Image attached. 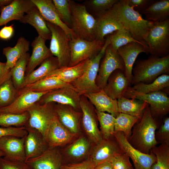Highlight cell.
I'll return each mask as SVG.
<instances>
[{
	"mask_svg": "<svg viewBox=\"0 0 169 169\" xmlns=\"http://www.w3.org/2000/svg\"><path fill=\"white\" fill-rule=\"evenodd\" d=\"M128 32L136 40L141 43L148 54V46L145 38L153 22L143 18L141 14L130 6L127 0H120L105 12Z\"/></svg>",
	"mask_w": 169,
	"mask_h": 169,
	"instance_id": "6da1fadb",
	"label": "cell"
},
{
	"mask_svg": "<svg viewBox=\"0 0 169 169\" xmlns=\"http://www.w3.org/2000/svg\"><path fill=\"white\" fill-rule=\"evenodd\" d=\"M158 127L157 122L152 116L148 105L141 118L133 126L128 141L137 150L149 154L158 144L155 138Z\"/></svg>",
	"mask_w": 169,
	"mask_h": 169,
	"instance_id": "7a4b0ae2",
	"label": "cell"
},
{
	"mask_svg": "<svg viewBox=\"0 0 169 169\" xmlns=\"http://www.w3.org/2000/svg\"><path fill=\"white\" fill-rule=\"evenodd\" d=\"M169 73V54L163 57L151 55L139 59L133 68L131 84L139 83L149 84L160 75Z\"/></svg>",
	"mask_w": 169,
	"mask_h": 169,
	"instance_id": "3957f363",
	"label": "cell"
},
{
	"mask_svg": "<svg viewBox=\"0 0 169 169\" xmlns=\"http://www.w3.org/2000/svg\"><path fill=\"white\" fill-rule=\"evenodd\" d=\"M71 10L70 28L77 37L92 41L95 38L96 18L87 10L83 4L69 0Z\"/></svg>",
	"mask_w": 169,
	"mask_h": 169,
	"instance_id": "277c9868",
	"label": "cell"
},
{
	"mask_svg": "<svg viewBox=\"0 0 169 169\" xmlns=\"http://www.w3.org/2000/svg\"><path fill=\"white\" fill-rule=\"evenodd\" d=\"M110 43L108 36L98 54L92 58L87 59L86 68L82 75L71 83L81 95L86 93L98 92L101 90L97 85L96 80L100 61Z\"/></svg>",
	"mask_w": 169,
	"mask_h": 169,
	"instance_id": "5b68a950",
	"label": "cell"
},
{
	"mask_svg": "<svg viewBox=\"0 0 169 169\" xmlns=\"http://www.w3.org/2000/svg\"><path fill=\"white\" fill-rule=\"evenodd\" d=\"M145 40L151 55L163 57L169 54V18L153 22Z\"/></svg>",
	"mask_w": 169,
	"mask_h": 169,
	"instance_id": "8992f818",
	"label": "cell"
},
{
	"mask_svg": "<svg viewBox=\"0 0 169 169\" xmlns=\"http://www.w3.org/2000/svg\"><path fill=\"white\" fill-rule=\"evenodd\" d=\"M123 96L147 103L152 116L156 120L158 118L162 117L169 113V97L164 91H159L144 93L136 91L130 86Z\"/></svg>",
	"mask_w": 169,
	"mask_h": 169,
	"instance_id": "52a82bcc",
	"label": "cell"
},
{
	"mask_svg": "<svg viewBox=\"0 0 169 169\" xmlns=\"http://www.w3.org/2000/svg\"><path fill=\"white\" fill-rule=\"evenodd\" d=\"M51 33L49 49L58 60L59 68L68 66L70 58V39L60 27L46 22Z\"/></svg>",
	"mask_w": 169,
	"mask_h": 169,
	"instance_id": "ba28073f",
	"label": "cell"
},
{
	"mask_svg": "<svg viewBox=\"0 0 169 169\" xmlns=\"http://www.w3.org/2000/svg\"><path fill=\"white\" fill-rule=\"evenodd\" d=\"M105 41L96 39L90 41L78 37L71 39L70 58L68 66H74L96 56L102 49Z\"/></svg>",
	"mask_w": 169,
	"mask_h": 169,
	"instance_id": "9c48e42d",
	"label": "cell"
},
{
	"mask_svg": "<svg viewBox=\"0 0 169 169\" xmlns=\"http://www.w3.org/2000/svg\"><path fill=\"white\" fill-rule=\"evenodd\" d=\"M80 106L82 113L81 129L84 135L93 145L98 143L103 139L98 126V120L95 109L84 95L81 96Z\"/></svg>",
	"mask_w": 169,
	"mask_h": 169,
	"instance_id": "30bf717a",
	"label": "cell"
},
{
	"mask_svg": "<svg viewBox=\"0 0 169 169\" xmlns=\"http://www.w3.org/2000/svg\"><path fill=\"white\" fill-rule=\"evenodd\" d=\"M55 103L40 104L37 102L34 104L27 111L29 118L25 126L38 130L44 136L50 122L56 116Z\"/></svg>",
	"mask_w": 169,
	"mask_h": 169,
	"instance_id": "8fae6325",
	"label": "cell"
},
{
	"mask_svg": "<svg viewBox=\"0 0 169 169\" xmlns=\"http://www.w3.org/2000/svg\"><path fill=\"white\" fill-rule=\"evenodd\" d=\"M117 69L124 72V63L117 50L115 49L110 43L100 61L96 80V84L100 90H103L106 85L110 74Z\"/></svg>",
	"mask_w": 169,
	"mask_h": 169,
	"instance_id": "7c38bea8",
	"label": "cell"
},
{
	"mask_svg": "<svg viewBox=\"0 0 169 169\" xmlns=\"http://www.w3.org/2000/svg\"><path fill=\"white\" fill-rule=\"evenodd\" d=\"M114 136L124 153L132 161L135 169H151L156 161L155 155L151 150L149 154L143 153L133 147L123 133H115Z\"/></svg>",
	"mask_w": 169,
	"mask_h": 169,
	"instance_id": "4fadbf2b",
	"label": "cell"
},
{
	"mask_svg": "<svg viewBox=\"0 0 169 169\" xmlns=\"http://www.w3.org/2000/svg\"><path fill=\"white\" fill-rule=\"evenodd\" d=\"M93 145L84 134H80L67 146L60 148L64 164L79 162L87 159Z\"/></svg>",
	"mask_w": 169,
	"mask_h": 169,
	"instance_id": "5bb4252c",
	"label": "cell"
},
{
	"mask_svg": "<svg viewBox=\"0 0 169 169\" xmlns=\"http://www.w3.org/2000/svg\"><path fill=\"white\" fill-rule=\"evenodd\" d=\"M124 153L114 136L93 145L88 158L95 166Z\"/></svg>",
	"mask_w": 169,
	"mask_h": 169,
	"instance_id": "9a60e30c",
	"label": "cell"
},
{
	"mask_svg": "<svg viewBox=\"0 0 169 169\" xmlns=\"http://www.w3.org/2000/svg\"><path fill=\"white\" fill-rule=\"evenodd\" d=\"M48 92H35L24 87L18 91L15 99L10 105L0 108V112L19 114L26 112Z\"/></svg>",
	"mask_w": 169,
	"mask_h": 169,
	"instance_id": "2e32d148",
	"label": "cell"
},
{
	"mask_svg": "<svg viewBox=\"0 0 169 169\" xmlns=\"http://www.w3.org/2000/svg\"><path fill=\"white\" fill-rule=\"evenodd\" d=\"M79 135L68 131L60 123L56 116L50 122L44 137L49 148H62L71 143Z\"/></svg>",
	"mask_w": 169,
	"mask_h": 169,
	"instance_id": "e0dca14e",
	"label": "cell"
},
{
	"mask_svg": "<svg viewBox=\"0 0 169 169\" xmlns=\"http://www.w3.org/2000/svg\"><path fill=\"white\" fill-rule=\"evenodd\" d=\"M81 95L72 88L64 87L47 92L38 102L40 104L51 102L72 107L75 110L81 111L80 101Z\"/></svg>",
	"mask_w": 169,
	"mask_h": 169,
	"instance_id": "ac0fdd59",
	"label": "cell"
},
{
	"mask_svg": "<svg viewBox=\"0 0 169 169\" xmlns=\"http://www.w3.org/2000/svg\"><path fill=\"white\" fill-rule=\"evenodd\" d=\"M55 109L56 116L63 126L73 134H81V111L70 105L57 103L55 104Z\"/></svg>",
	"mask_w": 169,
	"mask_h": 169,
	"instance_id": "d6986e66",
	"label": "cell"
},
{
	"mask_svg": "<svg viewBox=\"0 0 169 169\" xmlns=\"http://www.w3.org/2000/svg\"><path fill=\"white\" fill-rule=\"evenodd\" d=\"M32 169H61L64 161L58 147L49 148L39 156L25 162Z\"/></svg>",
	"mask_w": 169,
	"mask_h": 169,
	"instance_id": "ffe728a7",
	"label": "cell"
},
{
	"mask_svg": "<svg viewBox=\"0 0 169 169\" xmlns=\"http://www.w3.org/2000/svg\"><path fill=\"white\" fill-rule=\"evenodd\" d=\"M25 136L20 138L7 136L0 138V150L4 154L3 158L9 160L25 162Z\"/></svg>",
	"mask_w": 169,
	"mask_h": 169,
	"instance_id": "44dd1931",
	"label": "cell"
},
{
	"mask_svg": "<svg viewBox=\"0 0 169 169\" xmlns=\"http://www.w3.org/2000/svg\"><path fill=\"white\" fill-rule=\"evenodd\" d=\"M35 6L31 0H13L9 5L2 7L0 27L14 20H19Z\"/></svg>",
	"mask_w": 169,
	"mask_h": 169,
	"instance_id": "7402d4cb",
	"label": "cell"
},
{
	"mask_svg": "<svg viewBox=\"0 0 169 169\" xmlns=\"http://www.w3.org/2000/svg\"><path fill=\"white\" fill-rule=\"evenodd\" d=\"M25 126L28 131L24 141L26 162L39 156L49 147L44 136L40 132L35 129Z\"/></svg>",
	"mask_w": 169,
	"mask_h": 169,
	"instance_id": "603a6c76",
	"label": "cell"
},
{
	"mask_svg": "<svg viewBox=\"0 0 169 169\" xmlns=\"http://www.w3.org/2000/svg\"><path fill=\"white\" fill-rule=\"evenodd\" d=\"M45 20L61 28L70 39L77 37L73 30L60 19L52 0H31Z\"/></svg>",
	"mask_w": 169,
	"mask_h": 169,
	"instance_id": "cb8c5ba5",
	"label": "cell"
},
{
	"mask_svg": "<svg viewBox=\"0 0 169 169\" xmlns=\"http://www.w3.org/2000/svg\"><path fill=\"white\" fill-rule=\"evenodd\" d=\"M131 84L120 69L114 71L110 76L103 90L111 98L117 100L123 96Z\"/></svg>",
	"mask_w": 169,
	"mask_h": 169,
	"instance_id": "d4e9b609",
	"label": "cell"
},
{
	"mask_svg": "<svg viewBox=\"0 0 169 169\" xmlns=\"http://www.w3.org/2000/svg\"><path fill=\"white\" fill-rule=\"evenodd\" d=\"M117 51L124 63L125 75L131 84L133 66L137 57L142 53L148 54L142 44L133 42L119 48Z\"/></svg>",
	"mask_w": 169,
	"mask_h": 169,
	"instance_id": "484cf974",
	"label": "cell"
},
{
	"mask_svg": "<svg viewBox=\"0 0 169 169\" xmlns=\"http://www.w3.org/2000/svg\"><path fill=\"white\" fill-rule=\"evenodd\" d=\"M46 41L38 36L35 37L32 43V53L27 66L25 76L33 72L37 66L45 59L53 56L49 49L46 46Z\"/></svg>",
	"mask_w": 169,
	"mask_h": 169,
	"instance_id": "4316f807",
	"label": "cell"
},
{
	"mask_svg": "<svg viewBox=\"0 0 169 169\" xmlns=\"http://www.w3.org/2000/svg\"><path fill=\"white\" fill-rule=\"evenodd\" d=\"M83 95L89 100L97 110L107 112L115 117L120 113L118 110L117 100L111 98L103 90Z\"/></svg>",
	"mask_w": 169,
	"mask_h": 169,
	"instance_id": "83f0119b",
	"label": "cell"
},
{
	"mask_svg": "<svg viewBox=\"0 0 169 169\" xmlns=\"http://www.w3.org/2000/svg\"><path fill=\"white\" fill-rule=\"evenodd\" d=\"M19 22L32 26L36 30L38 36L45 40H50L51 33L46 21L36 6L25 14Z\"/></svg>",
	"mask_w": 169,
	"mask_h": 169,
	"instance_id": "f1b7e54d",
	"label": "cell"
},
{
	"mask_svg": "<svg viewBox=\"0 0 169 169\" xmlns=\"http://www.w3.org/2000/svg\"><path fill=\"white\" fill-rule=\"evenodd\" d=\"M29 46V41L21 36L18 38L16 44L13 47L8 46L4 48L3 50V54L7 59L6 68L12 69L18 61L28 53Z\"/></svg>",
	"mask_w": 169,
	"mask_h": 169,
	"instance_id": "f546056e",
	"label": "cell"
},
{
	"mask_svg": "<svg viewBox=\"0 0 169 169\" xmlns=\"http://www.w3.org/2000/svg\"><path fill=\"white\" fill-rule=\"evenodd\" d=\"M59 68L58 61L56 57L53 56L46 59L38 69L25 76L24 88L44 78Z\"/></svg>",
	"mask_w": 169,
	"mask_h": 169,
	"instance_id": "4dcf8cb0",
	"label": "cell"
},
{
	"mask_svg": "<svg viewBox=\"0 0 169 169\" xmlns=\"http://www.w3.org/2000/svg\"><path fill=\"white\" fill-rule=\"evenodd\" d=\"M97 21L95 38L105 41V37L117 30H125L121 26L105 13L95 17Z\"/></svg>",
	"mask_w": 169,
	"mask_h": 169,
	"instance_id": "1f68e13d",
	"label": "cell"
},
{
	"mask_svg": "<svg viewBox=\"0 0 169 169\" xmlns=\"http://www.w3.org/2000/svg\"><path fill=\"white\" fill-rule=\"evenodd\" d=\"M87 61V59L72 66L59 68L46 77L55 76L66 83L71 84L83 74L86 68Z\"/></svg>",
	"mask_w": 169,
	"mask_h": 169,
	"instance_id": "d6a6232c",
	"label": "cell"
},
{
	"mask_svg": "<svg viewBox=\"0 0 169 169\" xmlns=\"http://www.w3.org/2000/svg\"><path fill=\"white\" fill-rule=\"evenodd\" d=\"M118 110L119 113L128 114L141 119L148 104L135 99H129L124 96L117 100Z\"/></svg>",
	"mask_w": 169,
	"mask_h": 169,
	"instance_id": "836d02e7",
	"label": "cell"
},
{
	"mask_svg": "<svg viewBox=\"0 0 169 169\" xmlns=\"http://www.w3.org/2000/svg\"><path fill=\"white\" fill-rule=\"evenodd\" d=\"M141 14L144 15L145 19L153 22H161L169 18V0L155 1Z\"/></svg>",
	"mask_w": 169,
	"mask_h": 169,
	"instance_id": "e575fe53",
	"label": "cell"
},
{
	"mask_svg": "<svg viewBox=\"0 0 169 169\" xmlns=\"http://www.w3.org/2000/svg\"><path fill=\"white\" fill-rule=\"evenodd\" d=\"M25 87L38 92L49 91L64 87L72 88L77 91L71 84L66 83L55 76L45 77Z\"/></svg>",
	"mask_w": 169,
	"mask_h": 169,
	"instance_id": "d590c367",
	"label": "cell"
},
{
	"mask_svg": "<svg viewBox=\"0 0 169 169\" xmlns=\"http://www.w3.org/2000/svg\"><path fill=\"white\" fill-rule=\"evenodd\" d=\"M30 57L29 54L27 53L11 69V79L14 87L18 91L24 88L26 68Z\"/></svg>",
	"mask_w": 169,
	"mask_h": 169,
	"instance_id": "8d00e7d4",
	"label": "cell"
},
{
	"mask_svg": "<svg viewBox=\"0 0 169 169\" xmlns=\"http://www.w3.org/2000/svg\"><path fill=\"white\" fill-rule=\"evenodd\" d=\"M132 87L137 91L144 93L159 91L166 93V90H168L167 89H169V75L163 74L158 77L150 84L139 83L134 85Z\"/></svg>",
	"mask_w": 169,
	"mask_h": 169,
	"instance_id": "74e56055",
	"label": "cell"
},
{
	"mask_svg": "<svg viewBox=\"0 0 169 169\" xmlns=\"http://www.w3.org/2000/svg\"><path fill=\"white\" fill-rule=\"evenodd\" d=\"M140 120L138 117L120 113L115 117L114 133L122 132L128 139L133 126Z\"/></svg>",
	"mask_w": 169,
	"mask_h": 169,
	"instance_id": "f35d334b",
	"label": "cell"
},
{
	"mask_svg": "<svg viewBox=\"0 0 169 169\" xmlns=\"http://www.w3.org/2000/svg\"><path fill=\"white\" fill-rule=\"evenodd\" d=\"M29 118V115L27 111L19 114L0 112V126H24L27 125Z\"/></svg>",
	"mask_w": 169,
	"mask_h": 169,
	"instance_id": "ab89813d",
	"label": "cell"
},
{
	"mask_svg": "<svg viewBox=\"0 0 169 169\" xmlns=\"http://www.w3.org/2000/svg\"><path fill=\"white\" fill-rule=\"evenodd\" d=\"M95 111L103 138L108 139L114 135L115 117L110 114Z\"/></svg>",
	"mask_w": 169,
	"mask_h": 169,
	"instance_id": "60d3db41",
	"label": "cell"
},
{
	"mask_svg": "<svg viewBox=\"0 0 169 169\" xmlns=\"http://www.w3.org/2000/svg\"><path fill=\"white\" fill-rule=\"evenodd\" d=\"M151 151L156 157V161L151 169H169V145L161 144Z\"/></svg>",
	"mask_w": 169,
	"mask_h": 169,
	"instance_id": "b9f144b4",
	"label": "cell"
},
{
	"mask_svg": "<svg viewBox=\"0 0 169 169\" xmlns=\"http://www.w3.org/2000/svg\"><path fill=\"white\" fill-rule=\"evenodd\" d=\"M18 91L14 87L12 79L0 86V108L10 105L14 100Z\"/></svg>",
	"mask_w": 169,
	"mask_h": 169,
	"instance_id": "7bdbcfd3",
	"label": "cell"
},
{
	"mask_svg": "<svg viewBox=\"0 0 169 169\" xmlns=\"http://www.w3.org/2000/svg\"><path fill=\"white\" fill-rule=\"evenodd\" d=\"M119 0H88L83 4L89 12L95 17L100 15L111 8Z\"/></svg>",
	"mask_w": 169,
	"mask_h": 169,
	"instance_id": "ee69618b",
	"label": "cell"
},
{
	"mask_svg": "<svg viewBox=\"0 0 169 169\" xmlns=\"http://www.w3.org/2000/svg\"><path fill=\"white\" fill-rule=\"evenodd\" d=\"M108 37L110 45L117 50L119 48L131 42H136L142 44L135 40L128 32L125 30H116L110 34Z\"/></svg>",
	"mask_w": 169,
	"mask_h": 169,
	"instance_id": "f6af8a7d",
	"label": "cell"
},
{
	"mask_svg": "<svg viewBox=\"0 0 169 169\" xmlns=\"http://www.w3.org/2000/svg\"><path fill=\"white\" fill-rule=\"evenodd\" d=\"M52 1L61 20L70 28L71 15L69 0H52Z\"/></svg>",
	"mask_w": 169,
	"mask_h": 169,
	"instance_id": "bcb514c9",
	"label": "cell"
},
{
	"mask_svg": "<svg viewBox=\"0 0 169 169\" xmlns=\"http://www.w3.org/2000/svg\"><path fill=\"white\" fill-rule=\"evenodd\" d=\"M156 139L158 144L169 145V118L166 117L158 130L156 132Z\"/></svg>",
	"mask_w": 169,
	"mask_h": 169,
	"instance_id": "7dc6e473",
	"label": "cell"
},
{
	"mask_svg": "<svg viewBox=\"0 0 169 169\" xmlns=\"http://www.w3.org/2000/svg\"><path fill=\"white\" fill-rule=\"evenodd\" d=\"M28 133L26 127L0 126V138L7 136H13L20 138L25 136Z\"/></svg>",
	"mask_w": 169,
	"mask_h": 169,
	"instance_id": "c3c4849f",
	"label": "cell"
},
{
	"mask_svg": "<svg viewBox=\"0 0 169 169\" xmlns=\"http://www.w3.org/2000/svg\"><path fill=\"white\" fill-rule=\"evenodd\" d=\"M113 169H134L125 153L118 155L111 160Z\"/></svg>",
	"mask_w": 169,
	"mask_h": 169,
	"instance_id": "681fc988",
	"label": "cell"
},
{
	"mask_svg": "<svg viewBox=\"0 0 169 169\" xmlns=\"http://www.w3.org/2000/svg\"><path fill=\"white\" fill-rule=\"evenodd\" d=\"M0 169H32L25 162L11 161L0 157Z\"/></svg>",
	"mask_w": 169,
	"mask_h": 169,
	"instance_id": "f907efd6",
	"label": "cell"
},
{
	"mask_svg": "<svg viewBox=\"0 0 169 169\" xmlns=\"http://www.w3.org/2000/svg\"><path fill=\"white\" fill-rule=\"evenodd\" d=\"M95 166L92 161L88 158L79 162L64 164L61 169H94Z\"/></svg>",
	"mask_w": 169,
	"mask_h": 169,
	"instance_id": "816d5d0a",
	"label": "cell"
},
{
	"mask_svg": "<svg viewBox=\"0 0 169 169\" xmlns=\"http://www.w3.org/2000/svg\"><path fill=\"white\" fill-rule=\"evenodd\" d=\"M154 0H127L129 5L136 11L141 14L150 6L155 1Z\"/></svg>",
	"mask_w": 169,
	"mask_h": 169,
	"instance_id": "f5cc1de1",
	"label": "cell"
},
{
	"mask_svg": "<svg viewBox=\"0 0 169 169\" xmlns=\"http://www.w3.org/2000/svg\"><path fill=\"white\" fill-rule=\"evenodd\" d=\"M6 63L0 62V86L11 79V69L6 68Z\"/></svg>",
	"mask_w": 169,
	"mask_h": 169,
	"instance_id": "db71d44e",
	"label": "cell"
},
{
	"mask_svg": "<svg viewBox=\"0 0 169 169\" xmlns=\"http://www.w3.org/2000/svg\"><path fill=\"white\" fill-rule=\"evenodd\" d=\"M14 33L13 25L5 26L0 30V39L8 40L13 36Z\"/></svg>",
	"mask_w": 169,
	"mask_h": 169,
	"instance_id": "11a10c76",
	"label": "cell"
},
{
	"mask_svg": "<svg viewBox=\"0 0 169 169\" xmlns=\"http://www.w3.org/2000/svg\"><path fill=\"white\" fill-rule=\"evenodd\" d=\"M94 169H113L111 160L101 163L95 166Z\"/></svg>",
	"mask_w": 169,
	"mask_h": 169,
	"instance_id": "9f6ffc18",
	"label": "cell"
},
{
	"mask_svg": "<svg viewBox=\"0 0 169 169\" xmlns=\"http://www.w3.org/2000/svg\"><path fill=\"white\" fill-rule=\"evenodd\" d=\"M13 0H0V6L3 7L10 4Z\"/></svg>",
	"mask_w": 169,
	"mask_h": 169,
	"instance_id": "6f0895ef",
	"label": "cell"
},
{
	"mask_svg": "<svg viewBox=\"0 0 169 169\" xmlns=\"http://www.w3.org/2000/svg\"><path fill=\"white\" fill-rule=\"evenodd\" d=\"M4 154L3 152L1 151L0 150V157H3L4 156Z\"/></svg>",
	"mask_w": 169,
	"mask_h": 169,
	"instance_id": "680465c9",
	"label": "cell"
},
{
	"mask_svg": "<svg viewBox=\"0 0 169 169\" xmlns=\"http://www.w3.org/2000/svg\"><path fill=\"white\" fill-rule=\"evenodd\" d=\"M2 7H0V13H1V8H2Z\"/></svg>",
	"mask_w": 169,
	"mask_h": 169,
	"instance_id": "91938a15",
	"label": "cell"
},
{
	"mask_svg": "<svg viewBox=\"0 0 169 169\" xmlns=\"http://www.w3.org/2000/svg\"></svg>",
	"mask_w": 169,
	"mask_h": 169,
	"instance_id": "94428289",
	"label": "cell"
}]
</instances>
